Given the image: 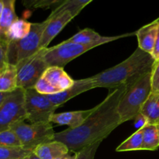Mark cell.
Segmentation results:
<instances>
[{"label":"cell","instance_id":"cell-35","mask_svg":"<svg viewBox=\"0 0 159 159\" xmlns=\"http://www.w3.org/2000/svg\"><path fill=\"white\" fill-rule=\"evenodd\" d=\"M9 93H0V105H1L2 102L4 101V99H6V96H7L9 94Z\"/></svg>","mask_w":159,"mask_h":159},{"label":"cell","instance_id":"cell-32","mask_svg":"<svg viewBox=\"0 0 159 159\" xmlns=\"http://www.w3.org/2000/svg\"><path fill=\"white\" fill-rule=\"evenodd\" d=\"M40 0H22L23 5L27 9H34L35 5Z\"/></svg>","mask_w":159,"mask_h":159},{"label":"cell","instance_id":"cell-12","mask_svg":"<svg viewBox=\"0 0 159 159\" xmlns=\"http://www.w3.org/2000/svg\"><path fill=\"white\" fill-rule=\"evenodd\" d=\"M93 89H94V84L92 78L89 77L87 79L75 80L74 84L65 91H62L57 94L48 95L47 96L51 100V102L58 108L67 101Z\"/></svg>","mask_w":159,"mask_h":159},{"label":"cell","instance_id":"cell-9","mask_svg":"<svg viewBox=\"0 0 159 159\" xmlns=\"http://www.w3.org/2000/svg\"><path fill=\"white\" fill-rule=\"evenodd\" d=\"M96 47L94 44L85 45L63 41L52 48H45L44 59L48 66L64 68L75 58Z\"/></svg>","mask_w":159,"mask_h":159},{"label":"cell","instance_id":"cell-30","mask_svg":"<svg viewBox=\"0 0 159 159\" xmlns=\"http://www.w3.org/2000/svg\"><path fill=\"white\" fill-rule=\"evenodd\" d=\"M134 121H135L134 127H136L138 130V129L143 128V127H145L148 124H149L148 118L146 117L142 113H140L139 114L134 118Z\"/></svg>","mask_w":159,"mask_h":159},{"label":"cell","instance_id":"cell-25","mask_svg":"<svg viewBox=\"0 0 159 159\" xmlns=\"http://www.w3.org/2000/svg\"><path fill=\"white\" fill-rule=\"evenodd\" d=\"M0 146L22 147L20 140L12 130L0 132Z\"/></svg>","mask_w":159,"mask_h":159},{"label":"cell","instance_id":"cell-36","mask_svg":"<svg viewBox=\"0 0 159 159\" xmlns=\"http://www.w3.org/2000/svg\"><path fill=\"white\" fill-rule=\"evenodd\" d=\"M2 9H3V2H2V0H0V17H1L2 12Z\"/></svg>","mask_w":159,"mask_h":159},{"label":"cell","instance_id":"cell-14","mask_svg":"<svg viewBox=\"0 0 159 159\" xmlns=\"http://www.w3.org/2000/svg\"><path fill=\"white\" fill-rule=\"evenodd\" d=\"M93 108L87 110H77L68 111L64 113H55L51 118V123H54L58 125H67L68 128L75 129L82 125L88 116L93 113Z\"/></svg>","mask_w":159,"mask_h":159},{"label":"cell","instance_id":"cell-2","mask_svg":"<svg viewBox=\"0 0 159 159\" xmlns=\"http://www.w3.org/2000/svg\"><path fill=\"white\" fill-rule=\"evenodd\" d=\"M155 62L152 54L138 48L121 63L92 76L94 89H113L129 85L144 74L152 71Z\"/></svg>","mask_w":159,"mask_h":159},{"label":"cell","instance_id":"cell-7","mask_svg":"<svg viewBox=\"0 0 159 159\" xmlns=\"http://www.w3.org/2000/svg\"><path fill=\"white\" fill-rule=\"evenodd\" d=\"M26 117L25 90L18 88L9 93L0 105V132L10 130L13 124Z\"/></svg>","mask_w":159,"mask_h":159},{"label":"cell","instance_id":"cell-11","mask_svg":"<svg viewBox=\"0 0 159 159\" xmlns=\"http://www.w3.org/2000/svg\"><path fill=\"white\" fill-rule=\"evenodd\" d=\"M75 17L73 16L72 14L67 10L63 11L51 18L48 17V23L42 35L40 49L48 48V46L52 41L53 39Z\"/></svg>","mask_w":159,"mask_h":159},{"label":"cell","instance_id":"cell-6","mask_svg":"<svg viewBox=\"0 0 159 159\" xmlns=\"http://www.w3.org/2000/svg\"><path fill=\"white\" fill-rule=\"evenodd\" d=\"M44 51L45 48L40 49L36 54L23 59L16 65L18 88L24 90L34 88L45 70L49 67L44 59Z\"/></svg>","mask_w":159,"mask_h":159},{"label":"cell","instance_id":"cell-20","mask_svg":"<svg viewBox=\"0 0 159 159\" xmlns=\"http://www.w3.org/2000/svg\"><path fill=\"white\" fill-rule=\"evenodd\" d=\"M32 23L18 19L10 26L6 34V39L9 42L16 41L21 40L23 37L28 35L31 29Z\"/></svg>","mask_w":159,"mask_h":159},{"label":"cell","instance_id":"cell-3","mask_svg":"<svg viewBox=\"0 0 159 159\" xmlns=\"http://www.w3.org/2000/svg\"><path fill=\"white\" fill-rule=\"evenodd\" d=\"M152 92V71L127 85V90L123 95L117 107L122 124L134 120L141 112L144 102Z\"/></svg>","mask_w":159,"mask_h":159},{"label":"cell","instance_id":"cell-33","mask_svg":"<svg viewBox=\"0 0 159 159\" xmlns=\"http://www.w3.org/2000/svg\"><path fill=\"white\" fill-rule=\"evenodd\" d=\"M70 152L68 154H67V155H63V156H61V157H59V158H57L56 159H75L76 153L72 152V154H71V155H70Z\"/></svg>","mask_w":159,"mask_h":159},{"label":"cell","instance_id":"cell-38","mask_svg":"<svg viewBox=\"0 0 159 159\" xmlns=\"http://www.w3.org/2000/svg\"><path fill=\"white\" fill-rule=\"evenodd\" d=\"M158 20H159V17H158Z\"/></svg>","mask_w":159,"mask_h":159},{"label":"cell","instance_id":"cell-4","mask_svg":"<svg viewBox=\"0 0 159 159\" xmlns=\"http://www.w3.org/2000/svg\"><path fill=\"white\" fill-rule=\"evenodd\" d=\"M48 23V19L42 23H32L27 36L21 40L9 42L7 63L16 65L23 59L36 54L40 50L42 35Z\"/></svg>","mask_w":159,"mask_h":159},{"label":"cell","instance_id":"cell-13","mask_svg":"<svg viewBox=\"0 0 159 159\" xmlns=\"http://www.w3.org/2000/svg\"><path fill=\"white\" fill-rule=\"evenodd\" d=\"M135 35V32L130 33V34H121L118 36H113V37H103L100 34H98L93 30L90 28H85L82 30L77 34L73 35L69 39L66 40L67 42H72V43H81V44H94L96 46H100L104 43H110L111 41L118 40V39L123 38V37H130V36Z\"/></svg>","mask_w":159,"mask_h":159},{"label":"cell","instance_id":"cell-28","mask_svg":"<svg viewBox=\"0 0 159 159\" xmlns=\"http://www.w3.org/2000/svg\"><path fill=\"white\" fill-rule=\"evenodd\" d=\"M9 41L6 38L0 37V70L7 63V51Z\"/></svg>","mask_w":159,"mask_h":159},{"label":"cell","instance_id":"cell-16","mask_svg":"<svg viewBox=\"0 0 159 159\" xmlns=\"http://www.w3.org/2000/svg\"><path fill=\"white\" fill-rule=\"evenodd\" d=\"M69 152L64 143L55 140L40 144L34 150V153L40 159H56Z\"/></svg>","mask_w":159,"mask_h":159},{"label":"cell","instance_id":"cell-8","mask_svg":"<svg viewBox=\"0 0 159 159\" xmlns=\"http://www.w3.org/2000/svg\"><path fill=\"white\" fill-rule=\"evenodd\" d=\"M57 109L46 95L40 94L34 88L25 90L26 120L31 124L51 123V116Z\"/></svg>","mask_w":159,"mask_h":159},{"label":"cell","instance_id":"cell-27","mask_svg":"<svg viewBox=\"0 0 159 159\" xmlns=\"http://www.w3.org/2000/svg\"><path fill=\"white\" fill-rule=\"evenodd\" d=\"M67 0H40L35 5L34 9H52V10Z\"/></svg>","mask_w":159,"mask_h":159},{"label":"cell","instance_id":"cell-1","mask_svg":"<svg viewBox=\"0 0 159 159\" xmlns=\"http://www.w3.org/2000/svg\"><path fill=\"white\" fill-rule=\"evenodd\" d=\"M127 87V85H124L110 91L105 99L93 108V113L82 125L55 133L54 140L64 143L70 152L74 153L86 146L103 141L122 124L117 107Z\"/></svg>","mask_w":159,"mask_h":159},{"label":"cell","instance_id":"cell-18","mask_svg":"<svg viewBox=\"0 0 159 159\" xmlns=\"http://www.w3.org/2000/svg\"><path fill=\"white\" fill-rule=\"evenodd\" d=\"M16 1V0H2L3 9L0 17V37L6 38V34L9 28L19 19L15 11Z\"/></svg>","mask_w":159,"mask_h":159},{"label":"cell","instance_id":"cell-21","mask_svg":"<svg viewBox=\"0 0 159 159\" xmlns=\"http://www.w3.org/2000/svg\"><path fill=\"white\" fill-rule=\"evenodd\" d=\"M159 148V135L157 124H148L143 127L142 150L156 151Z\"/></svg>","mask_w":159,"mask_h":159},{"label":"cell","instance_id":"cell-15","mask_svg":"<svg viewBox=\"0 0 159 159\" xmlns=\"http://www.w3.org/2000/svg\"><path fill=\"white\" fill-rule=\"evenodd\" d=\"M158 20L156 19L152 23L144 25L139 30L135 31V35L138 41V48L150 54L153 52L158 34Z\"/></svg>","mask_w":159,"mask_h":159},{"label":"cell","instance_id":"cell-17","mask_svg":"<svg viewBox=\"0 0 159 159\" xmlns=\"http://www.w3.org/2000/svg\"><path fill=\"white\" fill-rule=\"evenodd\" d=\"M16 89H18L16 67L6 63L0 70V93H12Z\"/></svg>","mask_w":159,"mask_h":159},{"label":"cell","instance_id":"cell-37","mask_svg":"<svg viewBox=\"0 0 159 159\" xmlns=\"http://www.w3.org/2000/svg\"><path fill=\"white\" fill-rule=\"evenodd\" d=\"M157 128H158V135H159V124H157Z\"/></svg>","mask_w":159,"mask_h":159},{"label":"cell","instance_id":"cell-29","mask_svg":"<svg viewBox=\"0 0 159 159\" xmlns=\"http://www.w3.org/2000/svg\"><path fill=\"white\" fill-rule=\"evenodd\" d=\"M152 92H159V60L155 61L152 71Z\"/></svg>","mask_w":159,"mask_h":159},{"label":"cell","instance_id":"cell-22","mask_svg":"<svg viewBox=\"0 0 159 159\" xmlns=\"http://www.w3.org/2000/svg\"><path fill=\"white\" fill-rule=\"evenodd\" d=\"M93 1V0H67L57 8L53 9L48 17L51 18L57 14L66 10L69 11L73 16L75 17L87 5Z\"/></svg>","mask_w":159,"mask_h":159},{"label":"cell","instance_id":"cell-23","mask_svg":"<svg viewBox=\"0 0 159 159\" xmlns=\"http://www.w3.org/2000/svg\"><path fill=\"white\" fill-rule=\"evenodd\" d=\"M143 145V128L137 130L131 136L123 141L116 148V152H131L142 150Z\"/></svg>","mask_w":159,"mask_h":159},{"label":"cell","instance_id":"cell-34","mask_svg":"<svg viewBox=\"0 0 159 159\" xmlns=\"http://www.w3.org/2000/svg\"><path fill=\"white\" fill-rule=\"evenodd\" d=\"M21 159H40V158H39L38 157H37V155L34 153V152H33L32 153H30V155H28L27 156L24 157V158H23Z\"/></svg>","mask_w":159,"mask_h":159},{"label":"cell","instance_id":"cell-31","mask_svg":"<svg viewBox=\"0 0 159 159\" xmlns=\"http://www.w3.org/2000/svg\"><path fill=\"white\" fill-rule=\"evenodd\" d=\"M158 23H159L158 18ZM152 56L153 57V58L155 59V61L159 60V24H158V34H157L156 40H155V46H154L153 52H152Z\"/></svg>","mask_w":159,"mask_h":159},{"label":"cell","instance_id":"cell-24","mask_svg":"<svg viewBox=\"0 0 159 159\" xmlns=\"http://www.w3.org/2000/svg\"><path fill=\"white\" fill-rule=\"evenodd\" d=\"M32 152L22 147L0 146V159H21Z\"/></svg>","mask_w":159,"mask_h":159},{"label":"cell","instance_id":"cell-5","mask_svg":"<svg viewBox=\"0 0 159 159\" xmlns=\"http://www.w3.org/2000/svg\"><path fill=\"white\" fill-rule=\"evenodd\" d=\"M21 143L23 148L34 152L39 145L54 141L55 132L51 123L26 124L19 121L10 127Z\"/></svg>","mask_w":159,"mask_h":159},{"label":"cell","instance_id":"cell-26","mask_svg":"<svg viewBox=\"0 0 159 159\" xmlns=\"http://www.w3.org/2000/svg\"><path fill=\"white\" fill-rule=\"evenodd\" d=\"M102 141H98L93 144L86 146L79 152H76L75 159H94L96 151L99 148Z\"/></svg>","mask_w":159,"mask_h":159},{"label":"cell","instance_id":"cell-19","mask_svg":"<svg viewBox=\"0 0 159 159\" xmlns=\"http://www.w3.org/2000/svg\"><path fill=\"white\" fill-rule=\"evenodd\" d=\"M141 113L148 118L149 124H159V92L151 93Z\"/></svg>","mask_w":159,"mask_h":159},{"label":"cell","instance_id":"cell-10","mask_svg":"<svg viewBox=\"0 0 159 159\" xmlns=\"http://www.w3.org/2000/svg\"><path fill=\"white\" fill-rule=\"evenodd\" d=\"M75 80L63 68L49 66L34 86L36 91L43 95H54L65 91L74 84Z\"/></svg>","mask_w":159,"mask_h":159}]
</instances>
